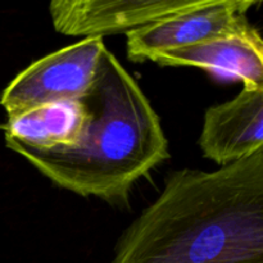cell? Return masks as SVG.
Returning <instances> with one entry per match:
<instances>
[{
  "label": "cell",
  "instance_id": "3957f363",
  "mask_svg": "<svg viewBox=\"0 0 263 263\" xmlns=\"http://www.w3.org/2000/svg\"><path fill=\"white\" fill-rule=\"evenodd\" d=\"M104 49L103 37H85L37 59L3 90L0 105L10 117L40 105L79 100L91 87Z\"/></svg>",
  "mask_w": 263,
  "mask_h": 263
},
{
  "label": "cell",
  "instance_id": "ba28073f",
  "mask_svg": "<svg viewBox=\"0 0 263 263\" xmlns=\"http://www.w3.org/2000/svg\"><path fill=\"white\" fill-rule=\"evenodd\" d=\"M87 112L81 100L53 103L7 118L0 130L7 148L20 145L33 151L69 148L81 138Z\"/></svg>",
  "mask_w": 263,
  "mask_h": 263
},
{
  "label": "cell",
  "instance_id": "6da1fadb",
  "mask_svg": "<svg viewBox=\"0 0 263 263\" xmlns=\"http://www.w3.org/2000/svg\"><path fill=\"white\" fill-rule=\"evenodd\" d=\"M110 263H263V149L216 171L170 172Z\"/></svg>",
  "mask_w": 263,
  "mask_h": 263
},
{
  "label": "cell",
  "instance_id": "277c9868",
  "mask_svg": "<svg viewBox=\"0 0 263 263\" xmlns=\"http://www.w3.org/2000/svg\"><path fill=\"white\" fill-rule=\"evenodd\" d=\"M256 4L254 0H205L199 7L131 31L126 33L127 58L134 63L153 61L166 51L246 30L251 26L247 12Z\"/></svg>",
  "mask_w": 263,
  "mask_h": 263
},
{
  "label": "cell",
  "instance_id": "52a82bcc",
  "mask_svg": "<svg viewBox=\"0 0 263 263\" xmlns=\"http://www.w3.org/2000/svg\"><path fill=\"white\" fill-rule=\"evenodd\" d=\"M152 62L166 67H198L235 77L243 86L263 87V40L258 30H246L159 54Z\"/></svg>",
  "mask_w": 263,
  "mask_h": 263
},
{
  "label": "cell",
  "instance_id": "5b68a950",
  "mask_svg": "<svg viewBox=\"0 0 263 263\" xmlns=\"http://www.w3.org/2000/svg\"><path fill=\"white\" fill-rule=\"evenodd\" d=\"M205 0H54L49 4L53 27L66 36L103 37L145 27Z\"/></svg>",
  "mask_w": 263,
  "mask_h": 263
},
{
  "label": "cell",
  "instance_id": "8992f818",
  "mask_svg": "<svg viewBox=\"0 0 263 263\" xmlns=\"http://www.w3.org/2000/svg\"><path fill=\"white\" fill-rule=\"evenodd\" d=\"M198 144L221 167L262 151L263 87L243 86L234 99L208 108Z\"/></svg>",
  "mask_w": 263,
  "mask_h": 263
},
{
  "label": "cell",
  "instance_id": "7a4b0ae2",
  "mask_svg": "<svg viewBox=\"0 0 263 263\" xmlns=\"http://www.w3.org/2000/svg\"><path fill=\"white\" fill-rule=\"evenodd\" d=\"M80 100L87 118L74 145L45 152L9 149L62 189L127 204L134 185L170 157L159 116L107 48L91 87Z\"/></svg>",
  "mask_w": 263,
  "mask_h": 263
}]
</instances>
